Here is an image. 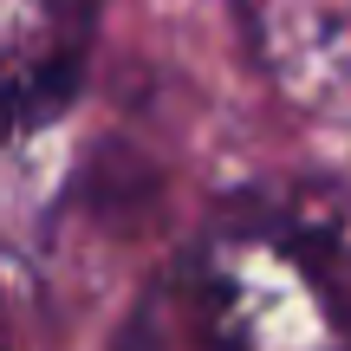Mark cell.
I'll return each mask as SVG.
<instances>
[{"instance_id": "cell-1", "label": "cell", "mask_w": 351, "mask_h": 351, "mask_svg": "<svg viewBox=\"0 0 351 351\" xmlns=\"http://www.w3.org/2000/svg\"><path fill=\"white\" fill-rule=\"evenodd\" d=\"M202 351H351V202L254 195L189 267Z\"/></svg>"}, {"instance_id": "cell-2", "label": "cell", "mask_w": 351, "mask_h": 351, "mask_svg": "<svg viewBox=\"0 0 351 351\" xmlns=\"http://www.w3.org/2000/svg\"><path fill=\"white\" fill-rule=\"evenodd\" d=\"M254 65L287 104L351 124V0H234Z\"/></svg>"}, {"instance_id": "cell-3", "label": "cell", "mask_w": 351, "mask_h": 351, "mask_svg": "<svg viewBox=\"0 0 351 351\" xmlns=\"http://www.w3.org/2000/svg\"><path fill=\"white\" fill-rule=\"evenodd\" d=\"M91 33L98 0H0V143L72 98Z\"/></svg>"}, {"instance_id": "cell-4", "label": "cell", "mask_w": 351, "mask_h": 351, "mask_svg": "<svg viewBox=\"0 0 351 351\" xmlns=\"http://www.w3.org/2000/svg\"><path fill=\"white\" fill-rule=\"evenodd\" d=\"M0 351H13V319H7V293H0Z\"/></svg>"}]
</instances>
